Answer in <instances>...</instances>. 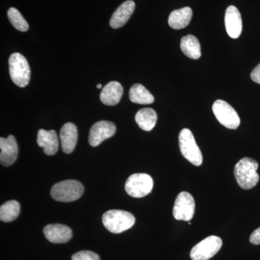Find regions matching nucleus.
<instances>
[{
  "mask_svg": "<svg viewBox=\"0 0 260 260\" xmlns=\"http://www.w3.org/2000/svg\"><path fill=\"white\" fill-rule=\"evenodd\" d=\"M249 241L251 244H254V245H260V227L254 231L251 234Z\"/></svg>",
  "mask_w": 260,
  "mask_h": 260,
  "instance_id": "nucleus-25",
  "label": "nucleus"
},
{
  "mask_svg": "<svg viewBox=\"0 0 260 260\" xmlns=\"http://www.w3.org/2000/svg\"><path fill=\"white\" fill-rule=\"evenodd\" d=\"M72 260H100V257L93 251H80L72 256Z\"/></svg>",
  "mask_w": 260,
  "mask_h": 260,
  "instance_id": "nucleus-24",
  "label": "nucleus"
},
{
  "mask_svg": "<svg viewBox=\"0 0 260 260\" xmlns=\"http://www.w3.org/2000/svg\"><path fill=\"white\" fill-rule=\"evenodd\" d=\"M251 78L253 81L260 84V63L253 70L251 73Z\"/></svg>",
  "mask_w": 260,
  "mask_h": 260,
  "instance_id": "nucleus-26",
  "label": "nucleus"
},
{
  "mask_svg": "<svg viewBox=\"0 0 260 260\" xmlns=\"http://www.w3.org/2000/svg\"><path fill=\"white\" fill-rule=\"evenodd\" d=\"M10 78L15 85L24 88L30 79V67L26 59L20 53H13L9 59Z\"/></svg>",
  "mask_w": 260,
  "mask_h": 260,
  "instance_id": "nucleus-5",
  "label": "nucleus"
},
{
  "mask_svg": "<svg viewBox=\"0 0 260 260\" xmlns=\"http://www.w3.org/2000/svg\"><path fill=\"white\" fill-rule=\"evenodd\" d=\"M135 9V3L132 0L124 2L113 13L110 22H109L110 26L112 28L117 29L125 25L130 17L134 13Z\"/></svg>",
  "mask_w": 260,
  "mask_h": 260,
  "instance_id": "nucleus-15",
  "label": "nucleus"
},
{
  "mask_svg": "<svg viewBox=\"0 0 260 260\" xmlns=\"http://www.w3.org/2000/svg\"><path fill=\"white\" fill-rule=\"evenodd\" d=\"M129 99L135 104H153L155 99L153 95L141 84H135L129 90Z\"/></svg>",
  "mask_w": 260,
  "mask_h": 260,
  "instance_id": "nucleus-21",
  "label": "nucleus"
},
{
  "mask_svg": "<svg viewBox=\"0 0 260 260\" xmlns=\"http://www.w3.org/2000/svg\"><path fill=\"white\" fill-rule=\"evenodd\" d=\"M8 17L10 23L17 30L21 32L27 31L28 30V23L16 8H10L8 12Z\"/></svg>",
  "mask_w": 260,
  "mask_h": 260,
  "instance_id": "nucleus-23",
  "label": "nucleus"
},
{
  "mask_svg": "<svg viewBox=\"0 0 260 260\" xmlns=\"http://www.w3.org/2000/svg\"><path fill=\"white\" fill-rule=\"evenodd\" d=\"M20 204L15 200H10L1 205L0 208V220L8 223L18 218L20 213Z\"/></svg>",
  "mask_w": 260,
  "mask_h": 260,
  "instance_id": "nucleus-22",
  "label": "nucleus"
},
{
  "mask_svg": "<svg viewBox=\"0 0 260 260\" xmlns=\"http://www.w3.org/2000/svg\"><path fill=\"white\" fill-rule=\"evenodd\" d=\"M225 25L228 35L232 39H238L242 32V20L237 8L231 5L225 14Z\"/></svg>",
  "mask_w": 260,
  "mask_h": 260,
  "instance_id": "nucleus-12",
  "label": "nucleus"
},
{
  "mask_svg": "<svg viewBox=\"0 0 260 260\" xmlns=\"http://www.w3.org/2000/svg\"><path fill=\"white\" fill-rule=\"evenodd\" d=\"M192 10L189 7L174 10L169 18V25L175 30L186 28L192 18Z\"/></svg>",
  "mask_w": 260,
  "mask_h": 260,
  "instance_id": "nucleus-18",
  "label": "nucleus"
},
{
  "mask_svg": "<svg viewBox=\"0 0 260 260\" xmlns=\"http://www.w3.org/2000/svg\"><path fill=\"white\" fill-rule=\"evenodd\" d=\"M195 202L191 194L186 191L179 193L174 203L173 215L177 220L189 221L194 216Z\"/></svg>",
  "mask_w": 260,
  "mask_h": 260,
  "instance_id": "nucleus-9",
  "label": "nucleus"
},
{
  "mask_svg": "<svg viewBox=\"0 0 260 260\" xmlns=\"http://www.w3.org/2000/svg\"><path fill=\"white\" fill-rule=\"evenodd\" d=\"M181 49L188 57L198 59L201 56V47L198 39L194 36L187 35L181 40Z\"/></svg>",
  "mask_w": 260,
  "mask_h": 260,
  "instance_id": "nucleus-20",
  "label": "nucleus"
},
{
  "mask_svg": "<svg viewBox=\"0 0 260 260\" xmlns=\"http://www.w3.org/2000/svg\"><path fill=\"white\" fill-rule=\"evenodd\" d=\"M37 143L39 147L44 148V153L47 155H54L59 148V140L54 130H39L37 135Z\"/></svg>",
  "mask_w": 260,
  "mask_h": 260,
  "instance_id": "nucleus-16",
  "label": "nucleus"
},
{
  "mask_svg": "<svg viewBox=\"0 0 260 260\" xmlns=\"http://www.w3.org/2000/svg\"><path fill=\"white\" fill-rule=\"evenodd\" d=\"M223 242L220 237L210 236L198 243L190 252L191 260H208L213 257L221 248Z\"/></svg>",
  "mask_w": 260,
  "mask_h": 260,
  "instance_id": "nucleus-8",
  "label": "nucleus"
},
{
  "mask_svg": "<svg viewBox=\"0 0 260 260\" xmlns=\"http://www.w3.org/2000/svg\"><path fill=\"white\" fill-rule=\"evenodd\" d=\"M153 187V179L147 174H133L125 184L126 193L135 198H144L151 192Z\"/></svg>",
  "mask_w": 260,
  "mask_h": 260,
  "instance_id": "nucleus-6",
  "label": "nucleus"
},
{
  "mask_svg": "<svg viewBox=\"0 0 260 260\" xmlns=\"http://www.w3.org/2000/svg\"><path fill=\"white\" fill-rule=\"evenodd\" d=\"M96 87H97V88L101 89L102 88V84H98Z\"/></svg>",
  "mask_w": 260,
  "mask_h": 260,
  "instance_id": "nucleus-27",
  "label": "nucleus"
},
{
  "mask_svg": "<svg viewBox=\"0 0 260 260\" xmlns=\"http://www.w3.org/2000/svg\"><path fill=\"white\" fill-rule=\"evenodd\" d=\"M102 221L109 232L113 234H121L134 225L135 218L129 212L111 210L104 214Z\"/></svg>",
  "mask_w": 260,
  "mask_h": 260,
  "instance_id": "nucleus-2",
  "label": "nucleus"
},
{
  "mask_svg": "<svg viewBox=\"0 0 260 260\" xmlns=\"http://www.w3.org/2000/svg\"><path fill=\"white\" fill-rule=\"evenodd\" d=\"M78 129L75 124L68 122L63 125L60 130V140L61 148L64 153H73L78 142Z\"/></svg>",
  "mask_w": 260,
  "mask_h": 260,
  "instance_id": "nucleus-14",
  "label": "nucleus"
},
{
  "mask_svg": "<svg viewBox=\"0 0 260 260\" xmlns=\"http://www.w3.org/2000/svg\"><path fill=\"white\" fill-rule=\"evenodd\" d=\"M259 164L254 159L244 158L234 168V176L239 186L244 189H252L259 181Z\"/></svg>",
  "mask_w": 260,
  "mask_h": 260,
  "instance_id": "nucleus-1",
  "label": "nucleus"
},
{
  "mask_svg": "<svg viewBox=\"0 0 260 260\" xmlns=\"http://www.w3.org/2000/svg\"><path fill=\"white\" fill-rule=\"evenodd\" d=\"M179 148L181 155L193 165L200 167L203 164L201 150L195 141L194 135L189 129H183L179 135Z\"/></svg>",
  "mask_w": 260,
  "mask_h": 260,
  "instance_id": "nucleus-4",
  "label": "nucleus"
},
{
  "mask_svg": "<svg viewBox=\"0 0 260 260\" xmlns=\"http://www.w3.org/2000/svg\"><path fill=\"white\" fill-rule=\"evenodd\" d=\"M135 121L140 129L146 132L151 131L156 124V112L150 108L140 109L135 115Z\"/></svg>",
  "mask_w": 260,
  "mask_h": 260,
  "instance_id": "nucleus-19",
  "label": "nucleus"
},
{
  "mask_svg": "<svg viewBox=\"0 0 260 260\" xmlns=\"http://www.w3.org/2000/svg\"><path fill=\"white\" fill-rule=\"evenodd\" d=\"M123 95V88L119 82L112 81L103 88L100 100L107 106H115L120 102Z\"/></svg>",
  "mask_w": 260,
  "mask_h": 260,
  "instance_id": "nucleus-17",
  "label": "nucleus"
},
{
  "mask_svg": "<svg viewBox=\"0 0 260 260\" xmlns=\"http://www.w3.org/2000/svg\"><path fill=\"white\" fill-rule=\"evenodd\" d=\"M213 112L219 122L225 127L237 129L240 125L241 120L239 114L225 101H215L213 105Z\"/></svg>",
  "mask_w": 260,
  "mask_h": 260,
  "instance_id": "nucleus-7",
  "label": "nucleus"
},
{
  "mask_svg": "<svg viewBox=\"0 0 260 260\" xmlns=\"http://www.w3.org/2000/svg\"><path fill=\"white\" fill-rule=\"evenodd\" d=\"M0 162L4 167L13 165L18 158V147L13 135H9L8 138H0Z\"/></svg>",
  "mask_w": 260,
  "mask_h": 260,
  "instance_id": "nucleus-11",
  "label": "nucleus"
},
{
  "mask_svg": "<svg viewBox=\"0 0 260 260\" xmlns=\"http://www.w3.org/2000/svg\"><path fill=\"white\" fill-rule=\"evenodd\" d=\"M83 192V185L80 181L65 180L52 186L51 195L56 201L70 203L79 199Z\"/></svg>",
  "mask_w": 260,
  "mask_h": 260,
  "instance_id": "nucleus-3",
  "label": "nucleus"
},
{
  "mask_svg": "<svg viewBox=\"0 0 260 260\" xmlns=\"http://www.w3.org/2000/svg\"><path fill=\"white\" fill-rule=\"evenodd\" d=\"M44 234L48 241L54 244H64L73 237L71 229L61 224H50L44 229Z\"/></svg>",
  "mask_w": 260,
  "mask_h": 260,
  "instance_id": "nucleus-13",
  "label": "nucleus"
},
{
  "mask_svg": "<svg viewBox=\"0 0 260 260\" xmlns=\"http://www.w3.org/2000/svg\"><path fill=\"white\" fill-rule=\"evenodd\" d=\"M116 129L115 124L111 121H98L92 126L90 130L89 143L93 147L99 146L104 140L114 136Z\"/></svg>",
  "mask_w": 260,
  "mask_h": 260,
  "instance_id": "nucleus-10",
  "label": "nucleus"
}]
</instances>
